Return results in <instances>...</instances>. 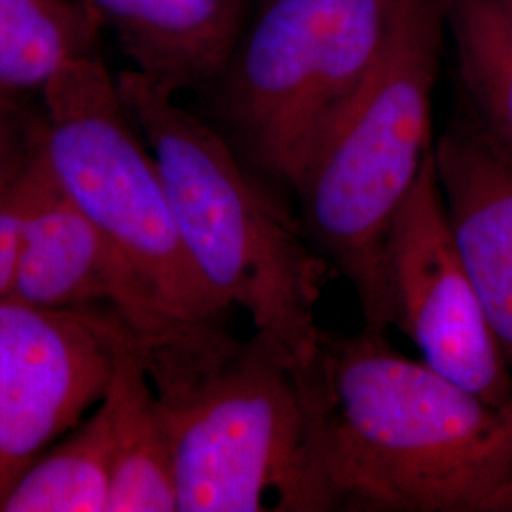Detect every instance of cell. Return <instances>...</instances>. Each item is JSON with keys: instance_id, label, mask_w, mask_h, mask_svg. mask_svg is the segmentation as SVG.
<instances>
[{"instance_id": "obj_14", "label": "cell", "mask_w": 512, "mask_h": 512, "mask_svg": "<svg viewBox=\"0 0 512 512\" xmlns=\"http://www.w3.org/2000/svg\"><path fill=\"white\" fill-rule=\"evenodd\" d=\"M99 23L71 0H0V86L42 90L69 61L97 55Z\"/></svg>"}, {"instance_id": "obj_12", "label": "cell", "mask_w": 512, "mask_h": 512, "mask_svg": "<svg viewBox=\"0 0 512 512\" xmlns=\"http://www.w3.org/2000/svg\"><path fill=\"white\" fill-rule=\"evenodd\" d=\"M112 370L103 395L112 433L107 512H175L177 488L162 408L137 344L107 310Z\"/></svg>"}, {"instance_id": "obj_17", "label": "cell", "mask_w": 512, "mask_h": 512, "mask_svg": "<svg viewBox=\"0 0 512 512\" xmlns=\"http://www.w3.org/2000/svg\"><path fill=\"white\" fill-rule=\"evenodd\" d=\"M19 93L0 86V179L14 171L35 147L42 122H33L18 101Z\"/></svg>"}, {"instance_id": "obj_7", "label": "cell", "mask_w": 512, "mask_h": 512, "mask_svg": "<svg viewBox=\"0 0 512 512\" xmlns=\"http://www.w3.org/2000/svg\"><path fill=\"white\" fill-rule=\"evenodd\" d=\"M391 327L421 361L490 403L512 401V370L495 342L440 190L435 148L385 245Z\"/></svg>"}, {"instance_id": "obj_4", "label": "cell", "mask_w": 512, "mask_h": 512, "mask_svg": "<svg viewBox=\"0 0 512 512\" xmlns=\"http://www.w3.org/2000/svg\"><path fill=\"white\" fill-rule=\"evenodd\" d=\"M448 0H393L384 50L363 86L311 150L294 192L313 249L342 275L363 329H391L385 245L435 148L433 103Z\"/></svg>"}, {"instance_id": "obj_15", "label": "cell", "mask_w": 512, "mask_h": 512, "mask_svg": "<svg viewBox=\"0 0 512 512\" xmlns=\"http://www.w3.org/2000/svg\"><path fill=\"white\" fill-rule=\"evenodd\" d=\"M112 433L103 399L73 433L19 476L0 512H107Z\"/></svg>"}, {"instance_id": "obj_1", "label": "cell", "mask_w": 512, "mask_h": 512, "mask_svg": "<svg viewBox=\"0 0 512 512\" xmlns=\"http://www.w3.org/2000/svg\"><path fill=\"white\" fill-rule=\"evenodd\" d=\"M332 511L512 512V401H486L391 348L325 332L308 368Z\"/></svg>"}, {"instance_id": "obj_6", "label": "cell", "mask_w": 512, "mask_h": 512, "mask_svg": "<svg viewBox=\"0 0 512 512\" xmlns=\"http://www.w3.org/2000/svg\"><path fill=\"white\" fill-rule=\"evenodd\" d=\"M44 150L82 213L186 329L228 325V308L194 268L154 156L99 55L63 65L42 88Z\"/></svg>"}, {"instance_id": "obj_2", "label": "cell", "mask_w": 512, "mask_h": 512, "mask_svg": "<svg viewBox=\"0 0 512 512\" xmlns=\"http://www.w3.org/2000/svg\"><path fill=\"white\" fill-rule=\"evenodd\" d=\"M137 349L171 442L177 511H332L308 366L264 334L241 340L228 327Z\"/></svg>"}, {"instance_id": "obj_11", "label": "cell", "mask_w": 512, "mask_h": 512, "mask_svg": "<svg viewBox=\"0 0 512 512\" xmlns=\"http://www.w3.org/2000/svg\"><path fill=\"white\" fill-rule=\"evenodd\" d=\"M133 71L169 95L205 90L226 67L253 0H88Z\"/></svg>"}, {"instance_id": "obj_5", "label": "cell", "mask_w": 512, "mask_h": 512, "mask_svg": "<svg viewBox=\"0 0 512 512\" xmlns=\"http://www.w3.org/2000/svg\"><path fill=\"white\" fill-rule=\"evenodd\" d=\"M393 0H264L209 93L215 128L268 183L311 150L384 50Z\"/></svg>"}, {"instance_id": "obj_9", "label": "cell", "mask_w": 512, "mask_h": 512, "mask_svg": "<svg viewBox=\"0 0 512 512\" xmlns=\"http://www.w3.org/2000/svg\"><path fill=\"white\" fill-rule=\"evenodd\" d=\"M25 181V226L10 298L46 310L114 311L141 349L215 329H186L175 323L128 260L69 198L48 162L44 124Z\"/></svg>"}, {"instance_id": "obj_16", "label": "cell", "mask_w": 512, "mask_h": 512, "mask_svg": "<svg viewBox=\"0 0 512 512\" xmlns=\"http://www.w3.org/2000/svg\"><path fill=\"white\" fill-rule=\"evenodd\" d=\"M31 152L14 171H10L0 179V300L10 298L16 272H18L19 251H21L25 209H27L25 171H27Z\"/></svg>"}, {"instance_id": "obj_3", "label": "cell", "mask_w": 512, "mask_h": 512, "mask_svg": "<svg viewBox=\"0 0 512 512\" xmlns=\"http://www.w3.org/2000/svg\"><path fill=\"white\" fill-rule=\"evenodd\" d=\"M116 86L164 184L184 249L228 308L247 311L253 332L310 366L321 344L317 304L329 264L300 219L211 122L129 69Z\"/></svg>"}, {"instance_id": "obj_8", "label": "cell", "mask_w": 512, "mask_h": 512, "mask_svg": "<svg viewBox=\"0 0 512 512\" xmlns=\"http://www.w3.org/2000/svg\"><path fill=\"white\" fill-rule=\"evenodd\" d=\"M110 370L105 308L0 300V505L19 476L99 404Z\"/></svg>"}, {"instance_id": "obj_10", "label": "cell", "mask_w": 512, "mask_h": 512, "mask_svg": "<svg viewBox=\"0 0 512 512\" xmlns=\"http://www.w3.org/2000/svg\"><path fill=\"white\" fill-rule=\"evenodd\" d=\"M435 164L459 251L512 370V160L461 110L435 139Z\"/></svg>"}, {"instance_id": "obj_13", "label": "cell", "mask_w": 512, "mask_h": 512, "mask_svg": "<svg viewBox=\"0 0 512 512\" xmlns=\"http://www.w3.org/2000/svg\"><path fill=\"white\" fill-rule=\"evenodd\" d=\"M461 110L512 160V0H448Z\"/></svg>"}]
</instances>
